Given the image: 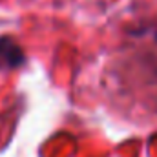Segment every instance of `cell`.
Masks as SVG:
<instances>
[{
  "label": "cell",
  "mask_w": 157,
  "mask_h": 157,
  "mask_svg": "<svg viewBox=\"0 0 157 157\" xmlns=\"http://www.w3.org/2000/svg\"><path fill=\"white\" fill-rule=\"evenodd\" d=\"M26 64V53L15 39L0 37V71H13Z\"/></svg>",
  "instance_id": "obj_1"
}]
</instances>
